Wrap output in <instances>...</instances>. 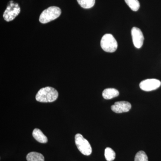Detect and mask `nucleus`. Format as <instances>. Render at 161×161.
I'll use <instances>...</instances> for the list:
<instances>
[{
	"label": "nucleus",
	"mask_w": 161,
	"mask_h": 161,
	"mask_svg": "<svg viewBox=\"0 0 161 161\" xmlns=\"http://www.w3.org/2000/svg\"><path fill=\"white\" fill-rule=\"evenodd\" d=\"M58 92L54 88L47 86L39 90L36 96V100L41 103H51L57 100Z\"/></svg>",
	"instance_id": "nucleus-1"
},
{
	"label": "nucleus",
	"mask_w": 161,
	"mask_h": 161,
	"mask_svg": "<svg viewBox=\"0 0 161 161\" xmlns=\"http://www.w3.org/2000/svg\"><path fill=\"white\" fill-rule=\"evenodd\" d=\"M61 13L60 8L57 6H50L42 12L39 21L43 24L49 23L59 17Z\"/></svg>",
	"instance_id": "nucleus-2"
},
{
	"label": "nucleus",
	"mask_w": 161,
	"mask_h": 161,
	"mask_svg": "<svg viewBox=\"0 0 161 161\" xmlns=\"http://www.w3.org/2000/svg\"><path fill=\"white\" fill-rule=\"evenodd\" d=\"M161 85V82L156 79H148L141 81L140 87L145 92H151L158 88Z\"/></svg>",
	"instance_id": "nucleus-6"
},
{
	"label": "nucleus",
	"mask_w": 161,
	"mask_h": 161,
	"mask_svg": "<svg viewBox=\"0 0 161 161\" xmlns=\"http://www.w3.org/2000/svg\"><path fill=\"white\" fill-rule=\"evenodd\" d=\"M78 4L82 8L90 9L95 5V0H77Z\"/></svg>",
	"instance_id": "nucleus-12"
},
{
	"label": "nucleus",
	"mask_w": 161,
	"mask_h": 161,
	"mask_svg": "<svg viewBox=\"0 0 161 161\" xmlns=\"http://www.w3.org/2000/svg\"><path fill=\"white\" fill-rule=\"evenodd\" d=\"M119 95L118 90L114 88H107L104 90L102 95L105 99H111Z\"/></svg>",
	"instance_id": "nucleus-10"
},
{
	"label": "nucleus",
	"mask_w": 161,
	"mask_h": 161,
	"mask_svg": "<svg viewBox=\"0 0 161 161\" xmlns=\"http://www.w3.org/2000/svg\"><path fill=\"white\" fill-rule=\"evenodd\" d=\"M134 161H149L148 157L143 151H140L137 153L135 157Z\"/></svg>",
	"instance_id": "nucleus-15"
},
{
	"label": "nucleus",
	"mask_w": 161,
	"mask_h": 161,
	"mask_svg": "<svg viewBox=\"0 0 161 161\" xmlns=\"http://www.w3.org/2000/svg\"><path fill=\"white\" fill-rule=\"evenodd\" d=\"M125 1L127 5L133 11H136L139 9L140 5L138 0H125Z\"/></svg>",
	"instance_id": "nucleus-13"
},
{
	"label": "nucleus",
	"mask_w": 161,
	"mask_h": 161,
	"mask_svg": "<svg viewBox=\"0 0 161 161\" xmlns=\"http://www.w3.org/2000/svg\"><path fill=\"white\" fill-rule=\"evenodd\" d=\"M104 155L107 161H112L115 159V152L109 147H108L105 150Z\"/></svg>",
	"instance_id": "nucleus-14"
},
{
	"label": "nucleus",
	"mask_w": 161,
	"mask_h": 161,
	"mask_svg": "<svg viewBox=\"0 0 161 161\" xmlns=\"http://www.w3.org/2000/svg\"><path fill=\"white\" fill-rule=\"evenodd\" d=\"M75 142L76 146L84 155L89 156L92 153V148L88 141L84 138L82 135L78 133L75 136Z\"/></svg>",
	"instance_id": "nucleus-5"
},
{
	"label": "nucleus",
	"mask_w": 161,
	"mask_h": 161,
	"mask_svg": "<svg viewBox=\"0 0 161 161\" xmlns=\"http://www.w3.org/2000/svg\"><path fill=\"white\" fill-rule=\"evenodd\" d=\"M132 42L136 48H140L143 44L144 37L142 32L139 28L133 27L131 30Z\"/></svg>",
	"instance_id": "nucleus-7"
},
{
	"label": "nucleus",
	"mask_w": 161,
	"mask_h": 161,
	"mask_svg": "<svg viewBox=\"0 0 161 161\" xmlns=\"http://www.w3.org/2000/svg\"><path fill=\"white\" fill-rule=\"evenodd\" d=\"M131 104L128 102L119 101L115 102L111 107L112 111L116 113H121L129 112L131 109Z\"/></svg>",
	"instance_id": "nucleus-8"
},
{
	"label": "nucleus",
	"mask_w": 161,
	"mask_h": 161,
	"mask_svg": "<svg viewBox=\"0 0 161 161\" xmlns=\"http://www.w3.org/2000/svg\"><path fill=\"white\" fill-rule=\"evenodd\" d=\"M34 138L41 143H46L48 140L46 136L39 129H35L32 132Z\"/></svg>",
	"instance_id": "nucleus-9"
},
{
	"label": "nucleus",
	"mask_w": 161,
	"mask_h": 161,
	"mask_svg": "<svg viewBox=\"0 0 161 161\" xmlns=\"http://www.w3.org/2000/svg\"><path fill=\"white\" fill-rule=\"evenodd\" d=\"M100 45L102 48L107 53H114L118 47L117 41L110 34L104 35L101 40Z\"/></svg>",
	"instance_id": "nucleus-3"
},
{
	"label": "nucleus",
	"mask_w": 161,
	"mask_h": 161,
	"mask_svg": "<svg viewBox=\"0 0 161 161\" xmlns=\"http://www.w3.org/2000/svg\"><path fill=\"white\" fill-rule=\"evenodd\" d=\"M20 11V7L18 3H14L13 1H9L3 13V18L6 22H10L19 14Z\"/></svg>",
	"instance_id": "nucleus-4"
},
{
	"label": "nucleus",
	"mask_w": 161,
	"mask_h": 161,
	"mask_svg": "<svg viewBox=\"0 0 161 161\" xmlns=\"http://www.w3.org/2000/svg\"><path fill=\"white\" fill-rule=\"evenodd\" d=\"M27 161H44V158L41 153L36 152L29 153L26 156Z\"/></svg>",
	"instance_id": "nucleus-11"
}]
</instances>
